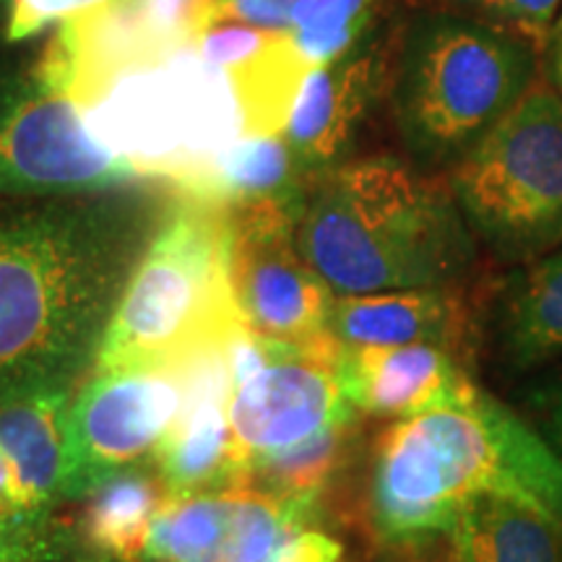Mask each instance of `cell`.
<instances>
[{
  "instance_id": "obj_8",
  "label": "cell",
  "mask_w": 562,
  "mask_h": 562,
  "mask_svg": "<svg viewBox=\"0 0 562 562\" xmlns=\"http://www.w3.org/2000/svg\"><path fill=\"white\" fill-rule=\"evenodd\" d=\"M229 211V281L250 331L294 347L339 355L331 334L336 292L297 248V206L248 203Z\"/></svg>"
},
{
  "instance_id": "obj_4",
  "label": "cell",
  "mask_w": 562,
  "mask_h": 562,
  "mask_svg": "<svg viewBox=\"0 0 562 562\" xmlns=\"http://www.w3.org/2000/svg\"><path fill=\"white\" fill-rule=\"evenodd\" d=\"M537 83V50L474 16L427 13L398 40L391 112L406 154L425 172L474 149Z\"/></svg>"
},
{
  "instance_id": "obj_6",
  "label": "cell",
  "mask_w": 562,
  "mask_h": 562,
  "mask_svg": "<svg viewBox=\"0 0 562 562\" xmlns=\"http://www.w3.org/2000/svg\"><path fill=\"white\" fill-rule=\"evenodd\" d=\"M469 227L497 258L531 263L562 245V97L533 83L446 175Z\"/></svg>"
},
{
  "instance_id": "obj_26",
  "label": "cell",
  "mask_w": 562,
  "mask_h": 562,
  "mask_svg": "<svg viewBox=\"0 0 562 562\" xmlns=\"http://www.w3.org/2000/svg\"><path fill=\"white\" fill-rule=\"evenodd\" d=\"M0 562H74L66 521L50 513L0 524Z\"/></svg>"
},
{
  "instance_id": "obj_7",
  "label": "cell",
  "mask_w": 562,
  "mask_h": 562,
  "mask_svg": "<svg viewBox=\"0 0 562 562\" xmlns=\"http://www.w3.org/2000/svg\"><path fill=\"white\" fill-rule=\"evenodd\" d=\"M133 182L146 178L97 138L79 100L45 79L34 58L0 63V199L100 193Z\"/></svg>"
},
{
  "instance_id": "obj_16",
  "label": "cell",
  "mask_w": 562,
  "mask_h": 562,
  "mask_svg": "<svg viewBox=\"0 0 562 562\" xmlns=\"http://www.w3.org/2000/svg\"><path fill=\"white\" fill-rule=\"evenodd\" d=\"M331 334L347 347L432 344L459 355L472 336V305L459 284L378 294H336Z\"/></svg>"
},
{
  "instance_id": "obj_27",
  "label": "cell",
  "mask_w": 562,
  "mask_h": 562,
  "mask_svg": "<svg viewBox=\"0 0 562 562\" xmlns=\"http://www.w3.org/2000/svg\"><path fill=\"white\" fill-rule=\"evenodd\" d=\"M300 0H209L199 19V34L214 24H250L261 30H290ZM195 34V37H199Z\"/></svg>"
},
{
  "instance_id": "obj_28",
  "label": "cell",
  "mask_w": 562,
  "mask_h": 562,
  "mask_svg": "<svg viewBox=\"0 0 562 562\" xmlns=\"http://www.w3.org/2000/svg\"><path fill=\"white\" fill-rule=\"evenodd\" d=\"M341 554V542L315 526H307L286 539L271 562H339Z\"/></svg>"
},
{
  "instance_id": "obj_10",
  "label": "cell",
  "mask_w": 562,
  "mask_h": 562,
  "mask_svg": "<svg viewBox=\"0 0 562 562\" xmlns=\"http://www.w3.org/2000/svg\"><path fill=\"white\" fill-rule=\"evenodd\" d=\"M313 518L315 503L252 484L170 495L154 518L144 562H271Z\"/></svg>"
},
{
  "instance_id": "obj_31",
  "label": "cell",
  "mask_w": 562,
  "mask_h": 562,
  "mask_svg": "<svg viewBox=\"0 0 562 562\" xmlns=\"http://www.w3.org/2000/svg\"><path fill=\"white\" fill-rule=\"evenodd\" d=\"M560 42H562V11H560L558 26H554V34H552V45H560Z\"/></svg>"
},
{
  "instance_id": "obj_12",
  "label": "cell",
  "mask_w": 562,
  "mask_h": 562,
  "mask_svg": "<svg viewBox=\"0 0 562 562\" xmlns=\"http://www.w3.org/2000/svg\"><path fill=\"white\" fill-rule=\"evenodd\" d=\"M398 40L396 32L370 30L349 53L302 81L284 138L311 182L347 161L370 110L389 94Z\"/></svg>"
},
{
  "instance_id": "obj_30",
  "label": "cell",
  "mask_w": 562,
  "mask_h": 562,
  "mask_svg": "<svg viewBox=\"0 0 562 562\" xmlns=\"http://www.w3.org/2000/svg\"><path fill=\"white\" fill-rule=\"evenodd\" d=\"M552 81H554V89H558V94L562 97V42L560 45H554V53H552Z\"/></svg>"
},
{
  "instance_id": "obj_21",
  "label": "cell",
  "mask_w": 562,
  "mask_h": 562,
  "mask_svg": "<svg viewBox=\"0 0 562 562\" xmlns=\"http://www.w3.org/2000/svg\"><path fill=\"white\" fill-rule=\"evenodd\" d=\"M503 341L516 368L562 357V245L531 261L513 281L503 315Z\"/></svg>"
},
{
  "instance_id": "obj_11",
  "label": "cell",
  "mask_w": 562,
  "mask_h": 562,
  "mask_svg": "<svg viewBox=\"0 0 562 562\" xmlns=\"http://www.w3.org/2000/svg\"><path fill=\"white\" fill-rule=\"evenodd\" d=\"M336 355L277 341L271 360L229 393V425L248 463L357 419L336 381Z\"/></svg>"
},
{
  "instance_id": "obj_14",
  "label": "cell",
  "mask_w": 562,
  "mask_h": 562,
  "mask_svg": "<svg viewBox=\"0 0 562 562\" xmlns=\"http://www.w3.org/2000/svg\"><path fill=\"white\" fill-rule=\"evenodd\" d=\"M336 381L357 414L412 419L472 402L480 385L453 351L432 344L347 347L336 355Z\"/></svg>"
},
{
  "instance_id": "obj_18",
  "label": "cell",
  "mask_w": 562,
  "mask_h": 562,
  "mask_svg": "<svg viewBox=\"0 0 562 562\" xmlns=\"http://www.w3.org/2000/svg\"><path fill=\"white\" fill-rule=\"evenodd\" d=\"M170 492L157 463H136L79 497L68 518L74 562H144L154 518Z\"/></svg>"
},
{
  "instance_id": "obj_9",
  "label": "cell",
  "mask_w": 562,
  "mask_h": 562,
  "mask_svg": "<svg viewBox=\"0 0 562 562\" xmlns=\"http://www.w3.org/2000/svg\"><path fill=\"white\" fill-rule=\"evenodd\" d=\"M186 362L91 370L68 412L63 503H76L121 469L154 459L182 409Z\"/></svg>"
},
{
  "instance_id": "obj_25",
  "label": "cell",
  "mask_w": 562,
  "mask_h": 562,
  "mask_svg": "<svg viewBox=\"0 0 562 562\" xmlns=\"http://www.w3.org/2000/svg\"><path fill=\"white\" fill-rule=\"evenodd\" d=\"M474 19L524 40L533 50L552 45L562 0H453Z\"/></svg>"
},
{
  "instance_id": "obj_23",
  "label": "cell",
  "mask_w": 562,
  "mask_h": 562,
  "mask_svg": "<svg viewBox=\"0 0 562 562\" xmlns=\"http://www.w3.org/2000/svg\"><path fill=\"white\" fill-rule=\"evenodd\" d=\"M389 0H300L290 32L307 66H328L372 30Z\"/></svg>"
},
{
  "instance_id": "obj_15",
  "label": "cell",
  "mask_w": 562,
  "mask_h": 562,
  "mask_svg": "<svg viewBox=\"0 0 562 562\" xmlns=\"http://www.w3.org/2000/svg\"><path fill=\"white\" fill-rule=\"evenodd\" d=\"M193 50L229 81L245 136L284 133L302 81L313 70L290 30H261L232 21L214 24L193 40Z\"/></svg>"
},
{
  "instance_id": "obj_2",
  "label": "cell",
  "mask_w": 562,
  "mask_h": 562,
  "mask_svg": "<svg viewBox=\"0 0 562 562\" xmlns=\"http://www.w3.org/2000/svg\"><path fill=\"white\" fill-rule=\"evenodd\" d=\"M294 237L336 294L453 286L476 261V235L448 178L391 154L321 175L302 199Z\"/></svg>"
},
{
  "instance_id": "obj_20",
  "label": "cell",
  "mask_w": 562,
  "mask_h": 562,
  "mask_svg": "<svg viewBox=\"0 0 562 562\" xmlns=\"http://www.w3.org/2000/svg\"><path fill=\"white\" fill-rule=\"evenodd\" d=\"M313 182L300 170L297 159L281 136H240L211 161L201 180L180 188L222 206H248V203H290L302 206Z\"/></svg>"
},
{
  "instance_id": "obj_22",
  "label": "cell",
  "mask_w": 562,
  "mask_h": 562,
  "mask_svg": "<svg viewBox=\"0 0 562 562\" xmlns=\"http://www.w3.org/2000/svg\"><path fill=\"white\" fill-rule=\"evenodd\" d=\"M351 425L331 427V430H323L297 446L256 456L250 461L248 484L294 497V501L318 503L323 487L336 474L344 453H347Z\"/></svg>"
},
{
  "instance_id": "obj_5",
  "label": "cell",
  "mask_w": 562,
  "mask_h": 562,
  "mask_svg": "<svg viewBox=\"0 0 562 562\" xmlns=\"http://www.w3.org/2000/svg\"><path fill=\"white\" fill-rule=\"evenodd\" d=\"M245 323L229 281V211L172 188L157 235L128 279L97 368L178 364Z\"/></svg>"
},
{
  "instance_id": "obj_1",
  "label": "cell",
  "mask_w": 562,
  "mask_h": 562,
  "mask_svg": "<svg viewBox=\"0 0 562 562\" xmlns=\"http://www.w3.org/2000/svg\"><path fill=\"white\" fill-rule=\"evenodd\" d=\"M170 199L157 180L0 199V396L87 381Z\"/></svg>"
},
{
  "instance_id": "obj_17",
  "label": "cell",
  "mask_w": 562,
  "mask_h": 562,
  "mask_svg": "<svg viewBox=\"0 0 562 562\" xmlns=\"http://www.w3.org/2000/svg\"><path fill=\"white\" fill-rule=\"evenodd\" d=\"M74 393L26 389L0 396V456L16 476L30 516H50L63 503Z\"/></svg>"
},
{
  "instance_id": "obj_29",
  "label": "cell",
  "mask_w": 562,
  "mask_h": 562,
  "mask_svg": "<svg viewBox=\"0 0 562 562\" xmlns=\"http://www.w3.org/2000/svg\"><path fill=\"white\" fill-rule=\"evenodd\" d=\"M533 427L562 459V378L542 385L531 396Z\"/></svg>"
},
{
  "instance_id": "obj_13",
  "label": "cell",
  "mask_w": 562,
  "mask_h": 562,
  "mask_svg": "<svg viewBox=\"0 0 562 562\" xmlns=\"http://www.w3.org/2000/svg\"><path fill=\"white\" fill-rule=\"evenodd\" d=\"M224 344L186 362L182 409L151 459L170 495L248 484V463L237 453L229 425L232 381Z\"/></svg>"
},
{
  "instance_id": "obj_3",
  "label": "cell",
  "mask_w": 562,
  "mask_h": 562,
  "mask_svg": "<svg viewBox=\"0 0 562 562\" xmlns=\"http://www.w3.org/2000/svg\"><path fill=\"white\" fill-rule=\"evenodd\" d=\"M482 495L518 497L562 518V459L487 391L393 422L378 438L368 513L385 544L446 537L463 505Z\"/></svg>"
},
{
  "instance_id": "obj_19",
  "label": "cell",
  "mask_w": 562,
  "mask_h": 562,
  "mask_svg": "<svg viewBox=\"0 0 562 562\" xmlns=\"http://www.w3.org/2000/svg\"><path fill=\"white\" fill-rule=\"evenodd\" d=\"M446 537L453 562H562V518L518 497H474Z\"/></svg>"
},
{
  "instance_id": "obj_24",
  "label": "cell",
  "mask_w": 562,
  "mask_h": 562,
  "mask_svg": "<svg viewBox=\"0 0 562 562\" xmlns=\"http://www.w3.org/2000/svg\"><path fill=\"white\" fill-rule=\"evenodd\" d=\"M121 0H0V40L5 45L40 37L50 26L94 16Z\"/></svg>"
}]
</instances>
